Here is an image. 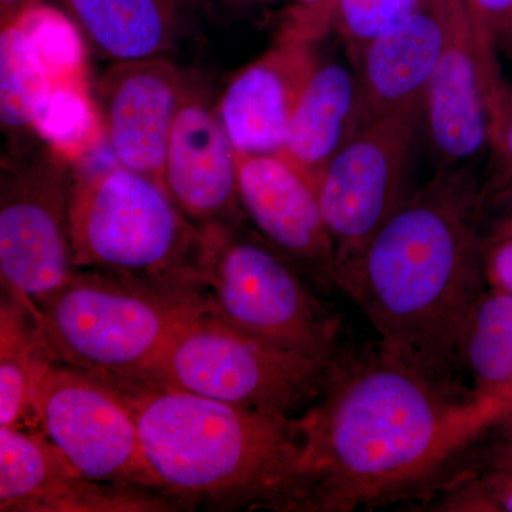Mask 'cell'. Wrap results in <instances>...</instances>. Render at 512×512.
Wrapping results in <instances>:
<instances>
[{"label": "cell", "instance_id": "6da1fadb", "mask_svg": "<svg viewBox=\"0 0 512 512\" xmlns=\"http://www.w3.org/2000/svg\"><path fill=\"white\" fill-rule=\"evenodd\" d=\"M503 419L500 403L434 383L379 343L346 348L303 412L313 466L306 511L393 501Z\"/></svg>", "mask_w": 512, "mask_h": 512}, {"label": "cell", "instance_id": "7a4b0ae2", "mask_svg": "<svg viewBox=\"0 0 512 512\" xmlns=\"http://www.w3.org/2000/svg\"><path fill=\"white\" fill-rule=\"evenodd\" d=\"M484 198L464 168H440L407 195L338 274V289L362 309L387 353L456 392L461 335L487 289Z\"/></svg>", "mask_w": 512, "mask_h": 512}, {"label": "cell", "instance_id": "3957f363", "mask_svg": "<svg viewBox=\"0 0 512 512\" xmlns=\"http://www.w3.org/2000/svg\"><path fill=\"white\" fill-rule=\"evenodd\" d=\"M101 380L133 414L161 493L222 510L306 511L313 466L303 413L272 416L143 380Z\"/></svg>", "mask_w": 512, "mask_h": 512}, {"label": "cell", "instance_id": "277c9868", "mask_svg": "<svg viewBox=\"0 0 512 512\" xmlns=\"http://www.w3.org/2000/svg\"><path fill=\"white\" fill-rule=\"evenodd\" d=\"M70 237L77 269L202 293L204 229L160 185L116 161L74 168Z\"/></svg>", "mask_w": 512, "mask_h": 512}, {"label": "cell", "instance_id": "5b68a950", "mask_svg": "<svg viewBox=\"0 0 512 512\" xmlns=\"http://www.w3.org/2000/svg\"><path fill=\"white\" fill-rule=\"evenodd\" d=\"M204 308L200 292L94 269H77L35 306L57 362L101 379L146 376L174 333Z\"/></svg>", "mask_w": 512, "mask_h": 512}, {"label": "cell", "instance_id": "8992f818", "mask_svg": "<svg viewBox=\"0 0 512 512\" xmlns=\"http://www.w3.org/2000/svg\"><path fill=\"white\" fill-rule=\"evenodd\" d=\"M202 229V293L212 313L275 348L325 362L345 352L342 322L319 289L249 224Z\"/></svg>", "mask_w": 512, "mask_h": 512}, {"label": "cell", "instance_id": "52a82bcc", "mask_svg": "<svg viewBox=\"0 0 512 512\" xmlns=\"http://www.w3.org/2000/svg\"><path fill=\"white\" fill-rule=\"evenodd\" d=\"M332 363L259 342L207 306L174 333L147 375L134 380L293 417L319 399Z\"/></svg>", "mask_w": 512, "mask_h": 512}, {"label": "cell", "instance_id": "ba28073f", "mask_svg": "<svg viewBox=\"0 0 512 512\" xmlns=\"http://www.w3.org/2000/svg\"><path fill=\"white\" fill-rule=\"evenodd\" d=\"M74 165L43 146L0 175L2 289L36 306L77 271L70 237Z\"/></svg>", "mask_w": 512, "mask_h": 512}, {"label": "cell", "instance_id": "9c48e42d", "mask_svg": "<svg viewBox=\"0 0 512 512\" xmlns=\"http://www.w3.org/2000/svg\"><path fill=\"white\" fill-rule=\"evenodd\" d=\"M421 114H387L362 126L316 181L338 274L407 197V161Z\"/></svg>", "mask_w": 512, "mask_h": 512}, {"label": "cell", "instance_id": "30bf717a", "mask_svg": "<svg viewBox=\"0 0 512 512\" xmlns=\"http://www.w3.org/2000/svg\"><path fill=\"white\" fill-rule=\"evenodd\" d=\"M33 416L87 477L161 491L144 458L133 414L100 377L57 362L37 393Z\"/></svg>", "mask_w": 512, "mask_h": 512}, {"label": "cell", "instance_id": "8fae6325", "mask_svg": "<svg viewBox=\"0 0 512 512\" xmlns=\"http://www.w3.org/2000/svg\"><path fill=\"white\" fill-rule=\"evenodd\" d=\"M503 100L494 47L478 33L463 0H448L446 40L423 101L440 168H457L490 147Z\"/></svg>", "mask_w": 512, "mask_h": 512}, {"label": "cell", "instance_id": "7c38bea8", "mask_svg": "<svg viewBox=\"0 0 512 512\" xmlns=\"http://www.w3.org/2000/svg\"><path fill=\"white\" fill-rule=\"evenodd\" d=\"M161 187L200 228L247 225L239 200V154L200 80L188 77Z\"/></svg>", "mask_w": 512, "mask_h": 512}, {"label": "cell", "instance_id": "4fadbf2b", "mask_svg": "<svg viewBox=\"0 0 512 512\" xmlns=\"http://www.w3.org/2000/svg\"><path fill=\"white\" fill-rule=\"evenodd\" d=\"M163 495L93 480L77 470L43 431L26 433L22 427H0L2 512L178 510L180 504Z\"/></svg>", "mask_w": 512, "mask_h": 512}, {"label": "cell", "instance_id": "5bb4252c", "mask_svg": "<svg viewBox=\"0 0 512 512\" xmlns=\"http://www.w3.org/2000/svg\"><path fill=\"white\" fill-rule=\"evenodd\" d=\"M187 80L168 56L113 62L94 94L113 160L160 187Z\"/></svg>", "mask_w": 512, "mask_h": 512}, {"label": "cell", "instance_id": "9a60e30c", "mask_svg": "<svg viewBox=\"0 0 512 512\" xmlns=\"http://www.w3.org/2000/svg\"><path fill=\"white\" fill-rule=\"evenodd\" d=\"M239 200L259 237L320 292L339 291L335 245L305 175L281 156L239 154Z\"/></svg>", "mask_w": 512, "mask_h": 512}, {"label": "cell", "instance_id": "2e32d148", "mask_svg": "<svg viewBox=\"0 0 512 512\" xmlns=\"http://www.w3.org/2000/svg\"><path fill=\"white\" fill-rule=\"evenodd\" d=\"M316 39L282 25L274 45L225 87L217 111L238 154H281L293 111L320 63Z\"/></svg>", "mask_w": 512, "mask_h": 512}, {"label": "cell", "instance_id": "e0dca14e", "mask_svg": "<svg viewBox=\"0 0 512 512\" xmlns=\"http://www.w3.org/2000/svg\"><path fill=\"white\" fill-rule=\"evenodd\" d=\"M448 23V0H421L402 22L363 50L357 74L365 120L387 114H421L439 63Z\"/></svg>", "mask_w": 512, "mask_h": 512}, {"label": "cell", "instance_id": "ac0fdd59", "mask_svg": "<svg viewBox=\"0 0 512 512\" xmlns=\"http://www.w3.org/2000/svg\"><path fill=\"white\" fill-rule=\"evenodd\" d=\"M365 120L359 76L340 63H319L296 104L284 157L313 187Z\"/></svg>", "mask_w": 512, "mask_h": 512}, {"label": "cell", "instance_id": "d6986e66", "mask_svg": "<svg viewBox=\"0 0 512 512\" xmlns=\"http://www.w3.org/2000/svg\"><path fill=\"white\" fill-rule=\"evenodd\" d=\"M86 45L111 62L167 56L184 36L188 0H59Z\"/></svg>", "mask_w": 512, "mask_h": 512}, {"label": "cell", "instance_id": "ffe728a7", "mask_svg": "<svg viewBox=\"0 0 512 512\" xmlns=\"http://www.w3.org/2000/svg\"><path fill=\"white\" fill-rule=\"evenodd\" d=\"M57 363L35 306L2 289L0 302V427H22Z\"/></svg>", "mask_w": 512, "mask_h": 512}, {"label": "cell", "instance_id": "44dd1931", "mask_svg": "<svg viewBox=\"0 0 512 512\" xmlns=\"http://www.w3.org/2000/svg\"><path fill=\"white\" fill-rule=\"evenodd\" d=\"M460 367L473 393L503 406L512 387V293L487 288L468 316Z\"/></svg>", "mask_w": 512, "mask_h": 512}, {"label": "cell", "instance_id": "7402d4cb", "mask_svg": "<svg viewBox=\"0 0 512 512\" xmlns=\"http://www.w3.org/2000/svg\"><path fill=\"white\" fill-rule=\"evenodd\" d=\"M49 92V80L28 37L10 20L0 33V121L9 141V157L33 153L37 140L33 123Z\"/></svg>", "mask_w": 512, "mask_h": 512}, {"label": "cell", "instance_id": "603a6c76", "mask_svg": "<svg viewBox=\"0 0 512 512\" xmlns=\"http://www.w3.org/2000/svg\"><path fill=\"white\" fill-rule=\"evenodd\" d=\"M421 0H338L333 23L362 55L370 43L402 22Z\"/></svg>", "mask_w": 512, "mask_h": 512}, {"label": "cell", "instance_id": "cb8c5ba5", "mask_svg": "<svg viewBox=\"0 0 512 512\" xmlns=\"http://www.w3.org/2000/svg\"><path fill=\"white\" fill-rule=\"evenodd\" d=\"M437 511L512 512V470L494 468L480 477H460L434 505Z\"/></svg>", "mask_w": 512, "mask_h": 512}, {"label": "cell", "instance_id": "d4e9b609", "mask_svg": "<svg viewBox=\"0 0 512 512\" xmlns=\"http://www.w3.org/2000/svg\"><path fill=\"white\" fill-rule=\"evenodd\" d=\"M491 174L483 185V198L491 197L512 184V101L504 94L500 113L491 134Z\"/></svg>", "mask_w": 512, "mask_h": 512}, {"label": "cell", "instance_id": "484cf974", "mask_svg": "<svg viewBox=\"0 0 512 512\" xmlns=\"http://www.w3.org/2000/svg\"><path fill=\"white\" fill-rule=\"evenodd\" d=\"M471 22L491 46L512 43V0H463Z\"/></svg>", "mask_w": 512, "mask_h": 512}, {"label": "cell", "instance_id": "4316f807", "mask_svg": "<svg viewBox=\"0 0 512 512\" xmlns=\"http://www.w3.org/2000/svg\"><path fill=\"white\" fill-rule=\"evenodd\" d=\"M484 272L488 288L512 293V234L485 235Z\"/></svg>", "mask_w": 512, "mask_h": 512}, {"label": "cell", "instance_id": "83f0119b", "mask_svg": "<svg viewBox=\"0 0 512 512\" xmlns=\"http://www.w3.org/2000/svg\"><path fill=\"white\" fill-rule=\"evenodd\" d=\"M490 218L488 235L512 234V184L484 200V220Z\"/></svg>", "mask_w": 512, "mask_h": 512}, {"label": "cell", "instance_id": "f1b7e54d", "mask_svg": "<svg viewBox=\"0 0 512 512\" xmlns=\"http://www.w3.org/2000/svg\"><path fill=\"white\" fill-rule=\"evenodd\" d=\"M37 2H42V0H0V22L2 25H6L23 9Z\"/></svg>", "mask_w": 512, "mask_h": 512}, {"label": "cell", "instance_id": "f546056e", "mask_svg": "<svg viewBox=\"0 0 512 512\" xmlns=\"http://www.w3.org/2000/svg\"><path fill=\"white\" fill-rule=\"evenodd\" d=\"M207 6H217V8H237V6L244 5L249 0H201Z\"/></svg>", "mask_w": 512, "mask_h": 512}, {"label": "cell", "instance_id": "4dcf8cb0", "mask_svg": "<svg viewBox=\"0 0 512 512\" xmlns=\"http://www.w3.org/2000/svg\"><path fill=\"white\" fill-rule=\"evenodd\" d=\"M505 419H508V417L512 416V387L510 390V393L507 394V397H505Z\"/></svg>", "mask_w": 512, "mask_h": 512}, {"label": "cell", "instance_id": "1f68e13d", "mask_svg": "<svg viewBox=\"0 0 512 512\" xmlns=\"http://www.w3.org/2000/svg\"><path fill=\"white\" fill-rule=\"evenodd\" d=\"M293 2H295V0H293Z\"/></svg>", "mask_w": 512, "mask_h": 512}]
</instances>
